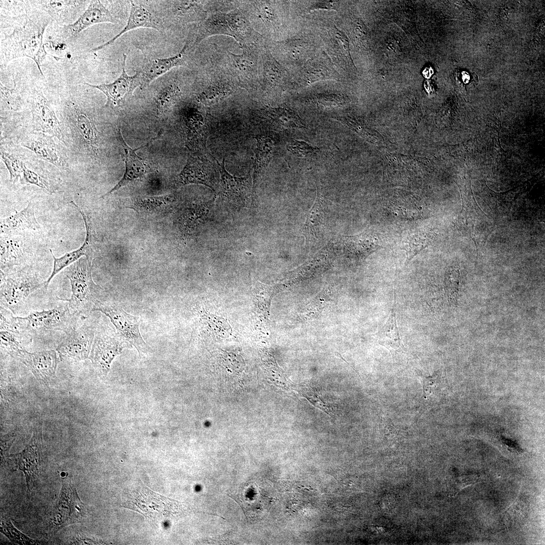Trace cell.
Listing matches in <instances>:
<instances>
[{"label":"cell","mask_w":545,"mask_h":545,"mask_svg":"<svg viewBox=\"0 0 545 545\" xmlns=\"http://www.w3.org/2000/svg\"><path fill=\"white\" fill-rule=\"evenodd\" d=\"M18 23L9 34L1 40V65L12 60L28 57L36 64L44 77L41 63L48 54L43 43L45 30L52 19L43 11H26L18 17Z\"/></svg>","instance_id":"1"},{"label":"cell","mask_w":545,"mask_h":545,"mask_svg":"<svg viewBox=\"0 0 545 545\" xmlns=\"http://www.w3.org/2000/svg\"><path fill=\"white\" fill-rule=\"evenodd\" d=\"M92 260L84 256L74 262L66 270V277L70 281L71 295L68 301V307L73 314L83 317L93 311L101 288L96 284L92 277Z\"/></svg>","instance_id":"2"},{"label":"cell","mask_w":545,"mask_h":545,"mask_svg":"<svg viewBox=\"0 0 545 545\" xmlns=\"http://www.w3.org/2000/svg\"><path fill=\"white\" fill-rule=\"evenodd\" d=\"M122 506L155 521H164L179 514L182 504L150 489L139 480L124 496Z\"/></svg>","instance_id":"3"},{"label":"cell","mask_w":545,"mask_h":545,"mask_svg":"<svg viewBox=\"0 0 545 545\" xmlns=\"http://www.w3.org/2000/svg\"><path fill=\"white\" fill-rule=\"evenodd\" d=\"M68 304L62 303L46 310L35 311L25 317L12 316L15 330L19 334L37 336L54 331L66 333L73 328Z\"/></svg>","instance_id":"4"},{"label":"cell","mask_w":545,"mask_h":545,"mask_svg":"<svg viewBox=\"0 0 545 545\" xmlns=\"http://www.w3.org/2000/svg\"><path fill=\"white\" fill-rule=\"evenodd\" d=\"M198 79L199 89L197 100L207 107L217 105L239 88L221 62L208 64Z\"/></svg>","instance_id":"5"},{"label":"cell","mask_w":545,"mask_h":545,"mask_svg":"<svg viewBox=\"0 0 545 545\" xmlns=\"http://www.w3.org/2000/svg\"><path fill=\"white\" fill-rule=\"evenodd\" d=\"M45 282L25 269L7 274L1 271V306L16 313L29 295L44 286Z\"/></svg>","instance_id":"6"},{"label":"cell","mask_w":545,"mask_h":545,"mask_svg":"<svg viewBox=\"0 0 545 545\" xmlns=\"http://www.w3.org/2000/svg\"><path fill=\"white\" fill-rule=\"evenodd\" d=\"M263 44L243 48L240 54L226 50L222 60H220L239 87L249 92L260 87L259 57Z\"/></svg>","instance_id":"7"},{"label":"cell","mask_w":545,"mask_h":545,"mask_svg":"<svg viewBox=\"0 0 545 545\" xmlns=\"http://www.w3.org/2000/svg\"><path fill=\"white\" fill-rule=\"evenodd\" d=\"M217 161L209 160L203 153L192 152L181 172L175 177L174 184L181 187L188 184H202L215 192L220 182Z\"/></svg>","instance_id":"8"},{"label":"cell","mask_w":545,"mask_h":545,"mask_svg":"<svg viewBox=\"0 0 545 545\" xmlns=\"http://www.w3.org/2000/svg\"><path fill=\"white\" fill-rule=\"evenodd\" d=\"M217 164L220 177L216 197L233 207H250L254 192L250 175L241 177L232 175L225 169L224 158Z\"/></svg>","instance_id":"9"},{"label":"cell","mask_w":545,"mask_h":545,"mask_svg":"<svg viewBox=\"0 0 545 545\" xmlns=\"http://www.w3.org/2000/svg\"><path fill=\"white\" fill-rule=\"evenodd\" d=\"M93 311H99L107 316L116 327L119 336L134 346L139 352L147 350V346L139 330L140 319L126 312L120 306L98 300Z\"/></svg>","instance_id":"10"},{"label":"cell","mask_w":545,"mask_h":545,"mask_svg":"<svg viewBox=\"0 0 545 545\" xmlns=\"http://www.w3.org/2000/svg\"><path fill=\"white\" fill-rule=\"evenodd\" d=\"M86 513L85 505L80 499L71 479H62L59 498L52 511L54 526L60 529L82 519Z\"/></svg>","instance_id":"11"},{"label":"cell","mask_w":545,"mask_h":545,"mask_svg":"<svg viewBox=\"0 0 545 545\" xmlns=\"http://www.w3.org/2000/svg\"><path fill=\"white\" fill-rule=\"evenodd\" d=\"M9 355L25 365L38 380L44 384L56 377L57 368L61 361L54 350L30 353L22 347Z\"/></svg>","instance_id":"12"},{"label":"cell","mask_w":545,"mask_h":545,"mask_svg":"<svg viewBox=\"0 0 545 545\" xmlns=\"http://www.w3.org/2000/svg\"><path fill=\"white\" fill-rule=\"evenodd\" d=\"M281 3L271 1H239L238 8L248 17L250 22H259L265 31L277 35L284 23V15Z\"/></svg>","instance_id":"13"},{"label":"cell","mask_w":545,"mask_h":545,"mask_svg":"<svg viewBox=\"0 0 545 545\" xmlns=\"http://www.w3.org/2000/svg\"><path fill=\"white\" fill-rule=\"evenodd\" d=\"M122 72L120 76L113 82L108 84L91 85L85 84L96 88L106 97L105 106L115 108L123 106L133 96L134 90L141 87V75L140 71L136 72L133 76H129L126 71L127 56L123 54Z\"/></svg>","instance_id":"14"},{"label":"cell","mask_w":545,"mask_h":545,"mask_svg":"<svg viewBox=\"0 0 545 545\" xmlns=\"http://www.w3.org/2000/svg\"><path fill=\"white\" fill-rule=\"evenodd\" d=\"M95 329L84 324L78 329H71L59 344L56 351L61 361H81L89 358L95 335Z\"/></svg>","instance_id":"15"},{"label":"cell","mask_w":545,"mask_h":545,"mask_svg":"<svg viewBox=\"0 0 545 545\" xmlns=\"http://www.w3.org/2000/svg\"><path fill=\"white\" fill-rule=\"evenodd\" d=\"M31 111L34 130L55 137L65 143L56 114L40 89H35L32 93Z\"/></svg>","instance_id":"16"},{"label":"cell","mask_w":545,"mask_h":545,"mask_svg":"<svg viewBox=\"0 0 545 545\" xmlns=\"http://www.w3.org/2000/svg\"><path fill=\"white\" fill-rule=\"evenodd\" d=\"M42 432L35 430L27 446L20 453L9 455L7 460L14 462L17 468L24 472L28 489H31L38 475L42 453Z\"/></svg>","instance_id":"17"},{"label":"cell","mask_w":545,"mask_h":545,"mask_svg":"<svg viewBox=\"0 0 545 545\" xmlns=\"http://www.w3.org/2000/svg\"><path fill=\"white\" fill-rule=\"evenodd\" d=\"M260 86L267 91H283L290 83L287 71L262 44L259 57Z\"/></svg>","instance_id":"18"},{"label":"cell","mask_w":545,"mask_h":545,"mask_svg":"<svg viewBox=\"0 0 545 545\" xmlns=\"http://www.w3.org/2000/svg\"><path fill=\"white\" fill-rule=\"evenodd\" d=\"M97 333L93 340L89 358L103 374L108 372L113 360L122 352L125 346L119 336Z\"/></svg>","instance_id":"19"},{"label":"cell","mask_w":545,"mask_h":545,"mask_svg":"<svg viewBox=\"0 0 545 545\" xmlns=\"http://www.w3.org/2000/svg\"><path fill=\"white\" fill-rule=\"evenodd\" d=\"M102 23L115 24L117 20L100 1H91L76 21L63 26L60 29V36L66 39L74 38L88 27Z\"/></svg>","instance_id":"20"},{"label":"cell","mask_w":545,"mask_h":545,"mask_svg":"<svg viewBox=\"0 0 545 545\" xmlns=\"http://www.w3.org/2000/svg\"><path fill=\"white\" fill-rule=\"evenodd\" d=\"M117 138L123 148V151H124L125 172L119 182L111 190L101 197L102 198L107 197L131 182L142 178L150 171V168L148 164L145 160L137 155L136 151L141 148L147 146L149 143L152 141L153 140L156 139L157 137L151 140L145 145H143L137 149H132L125 142L121 133L120 127H119Z\"/></svg>","instance_id":"21"},{"label":"cell","mask_w":545,"mask_h":545,"mask_svg":"<svg viewBox=\"0 0 545 545\" xmlns=\"http://www.w3.org/2000/svg\"><path fill=\"white\" fill-rule=\"evenodd\" d=\"M77 210L81 214L84 220L86 228V237L84 242L77 249L68 252L60 257H56L51 249L50 253L53 259V269L49 277L45 282L44 287L46 288L53 278L63 269L67 267L82 257H86L92 260L93 256V246L95 242L94 232L93 229L90 219L81 208Z\"/></svg>","instance_id":"22"},{"label":"cell","mask_w":545,"mask_h":545,"mask_svg":"<svg viewBox=\"0 0 545 545\" xmlns=\"http://www.w3.org/2000/svg\"><path fill=\"white\" fill-rule=\"evenodd\" d=\"M131 8L127 22L122 30L106 42L91 50L96 51L113 44L116 40L126 32L139 28H148L160 31L162 25L160 21L153 15L141 1H131Z\"/></svg>","instance_id":"23"},{"label":"cell","mask_w":545,"mask_h":545,"mask_svg":"<svg viewBox=\"0 0 545 545\" xmlns=\"http://www.w3.org/2000/svg\"><path fill=\"white\" fill-rule=\"evenodd\" d=\"M232 37L241 48L252 47L261 44L262 36L253 27L249 19L239 8L226 13Z\"/></svg>","instance_id":"24"},{"label":"cell","mask_w":545,"mask_h":545,"mask_svg":"<svg viewBox=\"0 0 545 545\" xmlns=\"http://www.w3.org/2000/svg\"><path fill=\"white\" fill-rule=\"evenodd\" d=\"M193 47L188 40L181 50L177 54L164 58H156L150 61L140 71L141 87L148 85L152 81L164 75L173 68L185 66L188 51Z\"/></svg>","instance_id":"25"},{"label":"cell","mask_w":545,"mask_h":545,"mask_svg":"<svg viewBox=\"0 0 545 545\" xmlns=\"http://www.w3.org/2000/svg\"><path fill=\"white\" fill-rule=\"evenodd\" d=\"M184 111L189 147L193 152L203 153L208 133L203 113L197 105L188 106Z\"/></svg>","instance_id":"26"},{"label":"cell","mask_w":545,"mask_h":545,"mask_svg":"<svg viewBox=\"0 0 545 545\" xmlns=\"http://www.w3.org/2000/svg\"><path fill=\"white\" fill-rule=\"evenodd\" d=\"M42 11L59 23L69 25L76 21L84 12V1H33Z\"/></svg>","instance_id":"27"},{"label":"cell","mask_w":545,"mask_h":545,"mask_svg":"<svg viewBox=\"0 0 545 545\" xmlns=\"http://www.w3.org/2000/svg\"><path fill=\"white\" fill-rule=\"evenodd\" d=\"M338 73L328 56L324 52L307 60L298 76L301 85H309L316 81L336 79Z\"/></svg>","instance_id":"28"},{"label":"cell","mask_w":545,"mask_h":545,"mask_svg":"<svg viewBox=\"0 0 545 545\" xmlns=\"http://www.w3.org/2000/svg\"><path fill=\"white\" fill-rule=\"evenodd\" d=\"M22 145L33 151L39 157L57 167H64L67 165L65 154L50 135L39 132Z\"/></svg>","instance_id":"29"},{"label":"cell","mask_w":545,"mask_h":545,"mask_svg":"<svg viewBox=\"0 0 545 545\" xmlns=\"http://www.w3.org/2000/svg\"><path fill=\"white\" fill-rule=\"evenodd\" d=\"M314 47L305 38H291L277 42L272 49L281 61L290 64L307 62L313 52Z\"/></svg>","instance_id":"30"},{"label":"cell","mask_w":545,"mask_h":545,"mask_svg":"<svg viewBox=\"0 0 545 545\" xmlns=\"http://www.w3.org/2000/svg\"><path fill=\"white\" fill-rule=\"evenodd\" d=\"M177 202L173 194L143 197L134 200L127 207L143 215L156 216L172 210Z\"/></svg>","instance_id":"31"},{"label":"cell","mask_w":545,"mask_h":545,"mask_svg":"<svg viewBox=\"0 0 545 545\" xmlns=\"http://www.w3.org/2000/svg\"><path fill=\"white\" fill-rule=\"evenodd\" d=\"M227 12L209 13L206 18L199 24L194 38L192 40L193 47L205 38L216 35H224L232 37L227 17Z\"/></svg>","instance_id":"32"},{"label":"cell","mask_w":545,"mask_h":545,"mask_svg":"<svg viewBox=\"0 0 545 545\" xmlns=\"http://www.w3.org/2000/svg\"><path fill=\"white\" fill-rule=\"evenodd\" d=\"M173 2V16L178 23L198 22L200 24L208 15L206 8V1H177Z\"/></svg>","instance_id":"33"},{"label":"cell","mask_w":545,"mask_h":545,"mask_svg":"<svg viewBox=\"0 0 545 545\" xmlns=\"http://www.w3.org/2000/svg\"><path fill=\"white\" fill-rule=\"evenodd\" d=\"M260 116L271 125L282 129L304 127L297 114L286 106H265L258 110Z\"/></svg>","instance_id":"34"},{"label":"cell","mask_w":545,"mask_h":545,"mask_svg":"<svg viewBox=\"0 0 545 545\" xmlns=\"http://www.w3.org/2000/svg\"><path fill=\"white\" fill-rule=\"evenodd\" d=\"M39 224L35 216L33 205L29 202L21 211L17 212L1 221V233L19 232L26 230H36Z\"/></svg>","instance_id":"35"},{"label":"cell","mask_w":545,"mask_h":545,"mask_svg":"<svg viewBox=\"0 0 545 545\" xmlns=\"http://www.w3.org/2000/svg\"><path fill=\"white\" fill-rule=\"evenodd\" d=\"M395 303L396 297L394 293V303L391 313L385 323L379 329L377 336L380 345L387 348L390 352L401 353L405 351V348L401 341L397 326Z\"/></svg>","instance_id":"36"},{"label":"cell","mask_w":545,"mask_h":545,"mask_svg":"<svg viewBox=\"0 0 545 545\" xmlns=\"http://www.w3.org/2000/svg\"><path fill=\"white\" fill-rule=\"evenodd\" d=\"M214 200L203 204H192L185 208L179 219L184 232H193L208 220Z\"/></svg>","instance_id":"37"},{"label":"cell","mask_w":545,"mask_h":545,"mask_svg":"<svg viewBox=\"0 0 545 545\" xmlns=\"http://www.w3.org/2000/svg\"><path fill=\"white\" fill-rule=\"evenodd\" d=\"M73 106L72 111L75 118V127L84 142L93 153L97 155L98 151V136L96 128L90 118L79 108L78 105Z\"/></svg>","instance_id":"38"},{"label":"cell","mask_w":545,"mask_h":545,"mask_svg":"<svg viewBox=\"0 0 545 545\" xmlns=\"http://www.w3.org/2000/svg\"><path fill=\"white\" fill-rule=\"evenodd\" d=\"M328 52L335 62L343 64L350 59L349 43L346 36L336 26L331 27L323 33Z\"/></svg>","instance_id":"39"},{"label":"cell","mask_w":545,"mask_h":545,"mask_svg":"<svg viewBox=\"0 0 545 545\" xmlns=\"http://www.w3.org/2000/svg\"><path fill=\"white\" fill-rule=\"evenodd\" d=\"M255 138L256 143L254 149L253 188L262 172L268 165L274 149V142L270 138L265 136H258Z\"/></svg>","instance_id":"40"},{"label":"cell","mask_w":545,"mask_h":545,"mask_svg":"<svg viewBox=\"0 0 545 545\" xmlns=\"http://www.w3.org/2000/svg\"><path fill=\"white\" fill-rule=\"evenodd\" d=\"M432 240L431 233L424 229L417 230L406 237L404 242L403 249L406 253V261L408 263L422 249L427 247Z\"/></svg>","instance_id":"41"},{"label":"cell","mask_w":545,"mask_h":545,"mask_svg":"<svg viewBox=\"0 0 545 545\" xmlns=\"http://www.w3.org/2000/svg\"><path fill=\"white\" fill-rule=\"evenodd\" d=\"M348 250L357 255H365L380 247L377 239L374 236L363 234L348 237L346 241Z\"/></svg>","instance_id":"42"},{"label":"cell","mask_w":545,"mask_h":545,"mask_svg":"<svg viewBox=\"0 0 545 545\" xmlns=\"http://www.w3.org/2000/svg\"><path fill=\"white\" fill-rule=\"evenodd\" d=\"M182 95L180 87L175 82L168 84L158 93L155 100V111L161 115L173 106Z\"/></svg>","instance_id":"43"},{"label":"cell","mask_w":545,"mask_h":545,"mask_svg":"<svg viewBox=\"0 0 545 545\" xmlns=\"http://www.w3.org/2000/svg\"><path fill=\"white\" fill-rule=\"evenodd\" d=\"M20 181L23 184L35 185L50 194L55 193L58 188L54 181L29 169L25 164Z\"/></svg>","instance_id":"44"},{"label":"cell","mask_w":545,"mask_h":545,"mask_svg":"<svg viewBox=\"0 0 545 545\" xmlns=\"http://www.w3.org/2000/svg\"><path fill=\"white\" fill-rule=\"evenodd\" d=\"M1 157L10 173V180L15 183L21 178L24 164L14 154L1 151Z\"/></svg>","instance_id":"45"},{"label":"cell","mask_w":545,"mask_h":545,"mask_svg":"<svg viewBox=\"0 0 545 545\" xmlns=\"http://www.w3.org/2000/svg\"><path fill=\"white\" fill-rule=\"evenodd\" d=\"M14 86L15 87L10 89L5 87L1 82V106H4L8 109L16 111L20 108L22 104V100L18 90L16 88L15 82Z\"/></svg>","instance_id":"46"},{"label":"cell","mask_w":545,"mask_h":545,"mask_svg":"<svg viewBox=\"0 0 545 545\" xmlns=\"http://www.w3.org/2000/svg\"><path fill=\"white\" fill-rule=\"evenodd\" d=\"M1 532L15 543L21 544H38L39 541L29 538L18 530L9 520H3L1 524Z\"/></svg>","instance_id":"47"},{"label":"cell","mask_w":545,"mask_h":545,"mask_svg":"<svg viewBox=\"0 0 545 545\" xmlns=\"http://www.w3.org/2000/svg\"><path fill=\"white\" fill-rule=\"evenodd\" d=\"M323 215V208L316 199L306 215L305 230L307 234L313 232L315 228L320 225Z\"/></svg>","instance_id":"48"},{"label":"cell","mask_w":545,"mask_h":545,"mask_svg":"<svg viewBox=\"0 0 545 545\" xmlns=\"http://www.w3.org/2000/svg\"><path fill=\"white\" fill-rule=\"evenodd\" d=\"M441 384V380L437 375L423 377L422 386L424 398H426L437 392L440 389Z\"/></svg>","instance_id":"49"},{"label":"cell","mask_w":545,"mask_h":545,"mask_svg":"<svg viewBox=\"0 0 545 545\" xmlns=\"http://www.w3.org/2000/svg\"><path fill=\"white\" fill-rule=\"evenodd\" d=\"M289 151L299 156L306 155L314 151L315 149L303 141H294L288 145Z\"/></svg>","instance_id":"50"},{"label":"cell","mask_w":545,"mask_h":545,"mask_svg":"<svg viewBox=\"0 0 545 545\" xmlns=\"http://www.w3.org/2000/svg\"><path fill=\"white\" fill-rule=\"evenodd\" d=\"M16 435L14 433H9L3 435L1 439V462L7 459L10 447L15 441Z\"/></svg>","instance_id":"51"},{"label":"cell","mask_w":545,"mask_h":545,"mask_svg":"<svg viewBox=\"0 0 545 545\" xmlns=\"http://www.w3.org/2000/svg\"><path fill=\"white\" fill-rule=\"evenodd\" d=\"M336 2L331 1H321L314 3L311 7L312 10H335Z\"/></svg>","instance_id":"52"}]
</instances>
